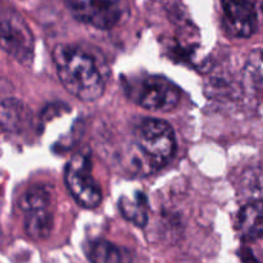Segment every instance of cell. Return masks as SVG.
<instances>
[{
	"mask_svg": "<svg viewBox=\"0 0 263 263\" xmlns=\"http://www.w3.org/2000/svg\"><path fill=\"white\" fill-rule=\"evenodd\" d=\"M57 74L64 89L82 102H95L104 92L105 81L97 61L84 49L58 44L51 51Z\"/></svg>",
	"mask_w": 263,
	"mask_h": 263,
	"instance_id": "cell-1",
	"label": "cell"
},
{
	"mask_svg": "<svg viewBox=\"0 0 263 263\" xmlns=\"http://www.w3.org/2000/svg\"><path fill=\"white\" fill-rule=\"evenodd\" d=\"M223 26L229 35L248 39L257 30V9L254 3L223 2Z\"/></svg>",
	"mask_w": 263,
	"mask_h": 263,
	"instance_id": "cell-8",
	"label": "cell"
},
{
	"mask_svg": "<svg viewBox=\"0 0 263 263\" xmlns=\"http://www.w3.org/2000/svg\"><path fill=\"white\" fill-rule=\"evenodd\" d=\"M91 263H133V254L127 248L108 240H94L86 249Z\"/></svg>",
	"mask_w": 263,
	"mask_h": 263,
	"instance_id": "cell-9",
	"label": "cell"
},
{
	"mask_svg": "<svg viewBox=\"0 0 263 263\" xmlns=\"http://www.w3.org/2000/svg\"><path fill=\"white\" fill-rule=\"evenodd\" d=\"M244 193L252 202L263 200V168H254L246 174L243 179Z\"/></svg>",
	"mask_w": 263,
	"mask_h": 263,
	"instance_id": "cell-14",
	"label": "cell"
},
{
	"mask_svg": "<svg viewBox=\"0 0 263 263\" xmlns=\"http://www.w3.org/2000/svg\"><path fill=\"white\" fill-rule=\"evenodd\" d=\"M2 48L18 63L27 66L32 63V33L14 9H3L2 12Z\"/></svg>",
	"mask_w": 263,
	"mask_h": 263,
	"instance_id": "cell-6",
	"label": "cell"
},
{
	"mask_svg": "<svg viewBox=\"0 0 263 263\" xmlns=\"http://www.w3.org/2000/svg\"><path fill=\"white\" fill-rule=\"evenodd\" d=\"M123 87L134 103L153 112H170L179 104L181 98L179 86L159 74H140L125 79Z\"/></svg>",
	"mask_w": 263,
	"mask_h": 263,
	"instance_id": "cell-3",
	"label": "cell"
},
{
	"mask_svg": "<svg viewBox=\"0 0 263 263\" xmlns=\"http://www.w3.org/2000/svg\"><path fill=\"white\" fill-rule=\"evenodd\" d=\"M27 109L25 105L17 99H4L2 102L0 110V121H2L3 130L8 133H15L22 128L23 123L27 118Z\"/></svg>",
	"mask_w": 263,
	"mask_h": 263,
	"instance_id": "cell-12",
	"label": "cell"
},
{
	"mask_svg": "<svg viewBox=\"0 0 263 263\" xmlns=\"http://www.w3.org/2000/svg\"><path fill=\"white\" fill-rule=\"evenodd\" d=\"M67 7L79 22L100 30L115 27L123 17V4L117 2H68Z\"/></svg>",
	"mask_w": 263,
	"mask_h": 263,
	"instance_id": "cell-7",
	"label": "cell"
},
{
	"mask_svg": "<svg viewBox=\"0 0 263 263\" xmlns=\"http://www.w3.org/2000/svg\"><path fill=\"white\" fill-rule=\"evenodd\" d=\"M64 184L69 194L84 208H95L102 202V190L91 174L90 156L74 154L64 168Z\"/></svg>",
	"mask_w": 263,
	"mask_h": 263,
	"instance_id": "cell-5",
	"label": "cell"
},
{
	"mask_svg": "<svg viewBox=\"0 0 263 263\" xmlns=\"http://www.w3.org/2000/svg\"><path fill=\"white\" fill-rule=\"evenodd\" d=\"M135 145L151 171L166 166L176 152V138L168 122L159 118H145L135 130Z\"/></svg>",
	"mask_w": 263,
	"mask_h": 263,
	"instance_id": "cell-2",
	"label": "cell"
},
{
	"mask_svg": "<svg viewBox=\"0 0 263 263\" xmlns=\"http://www.w3.org/2000/svg\"><path fill=\"white\" fill-rule=\"evenodd\" d=\"M51 193L45 185L30 186L20 198V208L25 213V231L30 238L46 239L53 229L50 211Z\"/></svg>",
	"mask_w": 263,
	"mask_h": 263,
	"instance_id": "cell-4",
	"label": "cell"
},
{
	"mask_svg": "<svg viewBox=\"0 0 263 263\" xmlns=\"http://www.w3.org/2000/svg\"><path fill=\"white\" fill-rule=\"evenodd\" d=\"M118 208L123 217L139 228L148 223V198L144 193H135L134 197L123 195L118 200Z\"/></svg>",
	"mask_w": 263,
	"mask_h": 263,
	"instance_id": "cell-11",
	"label": "cell"
},
{
	"mask_svg": "<svg viewBox=\"0 0 263 263\" xmlns=\"http://www.w3.org/2000/svg\"><path fill=\"white\" fill-rule=\"evenodd\" d=\"M246 76L252 87L263 92V49L249 54L246 63Z\"/></svg>",
	"mask_w": 263,
	"mask_h": 263,
	"instance_id": "cell-13",
	"label": "cell"
},
{
	"mask_svg": "<svg viewBox=\"0 0 263 263\" xmlns=\"http://www.w3.org/2000/svg\"><path fill=\"white\" fill-rule=\"evenodd\" d=\"M236 229L247 239L263 236V200L244 205L238 215Z\"/></svg>",
	"mask_w": 263,
	"mask_h": 263,
	"instance_id": "cell-10",
	"label": "cell"
}]
</instances>
